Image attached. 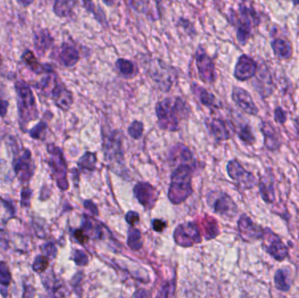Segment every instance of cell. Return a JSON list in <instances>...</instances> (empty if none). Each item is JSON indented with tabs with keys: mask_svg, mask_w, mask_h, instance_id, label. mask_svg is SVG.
I'll use <instances>...</instances> for the list:
<instances>
[{
	"mask_svg": "<svg viewBox=\"0 0 299 298\" xmlns=\"http://www.w3.org/2000/svg\"><path fill=\"white\" fill-rule=\"evenodd\" d=\"M207 202L214 212L226 218H234L238 208L229 195L222 192H212L207 196Z\"/></svg>",
	"mask_w": 299,
	"mask_h": 298,
	"instance_id": "7",
	"label": "cell"
},
{
	"mask_svg": "<svg viewBox=\"0 0 299 298\" xmlns=\"http://www.w3.org/2000/svg\"><path fill=\"white\" fill-rule=\"evenodd\" d=\"M192 90H193V94L196 96L199 102L204 106H206L210 110H219L221 108V104L219 100H217L214 94L210 93L209 91L206 90V88L199 86L198 84H193Z\"/></svg>",
	"mask_w": 299,
	"mask_h": 298,
	"instance_id": "22",
	"label": "cell"
},
{
	"mask_svg": "<svg viewBox=\"0 0 299 298\" xmlns=\"http://www.w3.org/2000/svg\"><path fill=\"white\" fill-rule=\"evenodd\" d=\"M152 226L155 231L157 232H162L166 226V223L162 220H154L152 222Z\"/></svg>",
	"mask_w": 299,
	"mask_h": 298,
	"instance_id": "39",
	"label": "cell"
},
{
	"mask_svg": "<svg viewBox=\"0 0 299 298\" xmlns=\"http://www.w3.org/2000/svg\"><path fill=\"white\" fill-rule=\"evenodd\" d=\"M235 132H237L239 138L241 139L242 142H245L248 146H253L255 142V136L254 132L251 128L250 125L247 124H241L235 128Z\"/></svg>",
	"mask_w": 299,
	"mask_h": 298,
	"instance_id": "30",
	"label": "cell"
},
{
	"mask_svg": "<svg viewBox=\"0 0 299 298\" xmlns=\"http://www.w3.org/2000/svg\"><path fill=\"white\" fill-rule=\"evenodd\" d=\"M257 70V62L250 56L242 54L238 58L234 66V76L238 80L244 82L255 76Z\"/></svg>",
	"mask_w": 299,
	"mask_h": 298,
	"instance_id": "15",
	"label": "cell"
},
{
	"mask_svg": "<svg viewBox=\"0 0 299 298\" xmlns=\"http://www.w3.org/2000/svg\"><path fill=\"white\" fill-rule=\"evenodd\" d=\"M205 124L208 132L217 141L228 140L233 136L235 132L234 125L224 118H206Z\"/></svg>",
	"mask_w": 299,
	"mask_h": 298,
	"instance_id": "11",
	"label": "cell"
},
{
	"mask_svg": "<svg viewBox=\"0 0 299 298\" xmlns=\"http://www.w3.org/2000/svg\"><path fill=\"white\" fill-rule=\"evenodd\" d=\"M126 222L131 226H133L139 220V215L136 212L131 211L126 214Z\"/></svg>",
	"mask_w": 299,
	"mask_h": 298,
	"instance_id": "38",
	"label": "cell"
},
{
	"mask_svg": "<svg viewBox=\"0 0 299 298\" xmlns=\"http://www.w3.org/2000/svg\"><path fill=\"white\" fill-rule=\"evenodd\" d=\"M128 245L132 250H138L143 246L141 232L138 229L131 226L129 230L128 236Z\"/></svg>",
	"mask_w": 299,
	"mask_h": 298,
	"instance_id": "33",
	"label": "cell"
},
{
	"mask_svg": "<svg viewBox=\"0 0 299 298\" xmlns=\"http://www.w3.org/2000/svg\"><path fill=\"white\" fill-rule=\"evenodd\" d=\"M9 107V102L6 100H0V116H6L7 110Z\"/></svg>",
	"mask_w": 299,
	"mask_h": 298,
	"instance_id": "42",
	"label": "cell"
},
{
	"mask_svg": "<svg viewBox=\"0 0 299 298\" xmlns=\"http://www.w3.org/2000/svg\"><path fill=\"white\" fill-rule=\"evenodd\" d=\"M148 292H146L145 290H140L136 293L135 298H148Z\"/></svg>",
	"mask_w": 299,
	"mask_h": 298,
	"instance_id": "44",
	"label": "cell"
},
{
	"mask_svg": "<svg viewBox=\"0 0 299 298\" xmlns=\"http://www.w3.org/2000/svg\"><path fill=\"white\" fill-rule=\"evenodd\" d=\"M84 206H85V208H86L88 210H90V212H92L93 214H98V209H97V206L94 204L92 201H85V202H84Z\"/></svg>",
	"mask_w": 299,
	"mask_h": 298,
	"instance_id": "40",
	"label": "cell"
},
{
	"mask_svg": "<svg viewBox=\"0 0 299 298\" xmlns=\"http://www.w3.org/2000/svg\"><path fill=\"white\" fill-rule=\"evenodd\" d=\"M255 76L256 78L254 82L255 90L261 94V98H268L273 93V82L267 66L262 64Z\"/></svg>",
	"mask_w": 299,
	"mask_h": 298,
	"instance_id": "19",
	"label": "cell"
},
{
	"mask_svg": "<svg viewBox=\"0 0 299 298\" xmlns=\"http://www.w3.org/2000/svg\"><path fill=\"white\" fill-rule=\"evenodd\" d=\"M238 231L241 239L246 242H253L262 239L264 228L254 223L248 215H241L238 220Z\"/></svg>",
	"mask_w": 299,
	"mask_h": 298,
	"instance_id": "14",
	"label": "cell"
},
{
	"mask_svg": "<svg viewBox=\"0 0 299 298\" xmlns=\"http://www.w3.org/2000/svg\"><path fill=\"white\" fill-rule=\"evenodd\" d=\"M54 40L48 30H41L35 34V46L39 54L43 56L50 48Z\"/></svg>",
	"mask_w": 299,
	"mask_h": 298,
	"instance_id": "26",
	"label": "cell"
},
{
	"mask_svg": "<svg viewBox=\"0 0 299 298\" xmlns=\"http://www.w3.org/2000/svg\"><path fill=\"white\" fill-rule=\"evenodd\" d=\"M116 65L119 73L125 78H133L138 74V68L134 63L129 60H117Z\"/></svg>",
	"mask_w": 299,
	"mask_h": 298,
	"instance_id": "28",
	"label": "cell"
},
{
	"mask_svg": "<svg viewBox=\"0 0 299 298\" xmlns=\"http://www.w3.org/2000/svg\"><path fill=\"white\" fill-rule=\"evenodd\" d=\"M156 114L159 128L167 132H178L182 122L188 119L189 104L181 98H167L156 104Z\"/></svg>",
	"mask_w": 299,
	"mask_h": 298,
	"instance_id": "1",
	"label": "cell"
},
{
	"mask_svg": "<svg viewBox=\"0 0 299 298\" xmlns=\"http://www.w3.org/2000/svg\"><path fill=\"white\" fill-rule=\"evenodd\" d=\"M196 161L179 163L171 177L168 197L172 204H181L193 194L192 178Z\"/></svg>",
	"mask_w": 299,
	"mask_h": 298,
	"instance_id": "2",
	"label": "cell"
},
{
	"mask_svg": "<svg viewBox=\"0 0 299 298\" xmlns=\"http://www.w3.org/2000/svg\"><path fill=\"white\" fill-rule=\"evenodd\" d=\"M230 22L236 28V38L241 45L244 46L252 35V31L260 23V18L254 7L246 3L239 4L238 10H231Z\"/></svg>",
	"mask_w": 299,
	"mask_h": 298,
	"instance_id": "3",
	"label": "cell"
},
{
	"mask_svg": "<svg viewBox=\"0 0 299 298\" xmlns=\"http://www.w3.org/2000/svg\"><path fill=\"white\" fill-rule=\"evenodd\" d=\"M48 152L49 153V164L53 174L55 176L58 186L62 188V190H67L69 188L67 180L68 167L63 152L58 146L53 144L48 146Z\"/></svg>",
	"mask_w": 299,
	"mask_h": 298,
	"instance_id": "5",
	"label": "cell"
},
{
	"mask_svg": "<svg viewBox=\"0 0 299 298\" xmlns=\"http://www.w3.org/2000/svg\"><path fill=\"white\" fill-rule=\"evenodd\" d=\"M175 242L179 246H191L201 242V236L197 226L192 222L179 225L174 231Z\"/></svg>",
	"mask_w": 299,
	"mask_h": 298,
	"instance_id": "13",
	"label": "cell"
},
{
	"mask_svg": "<svg viewBox=\"0 0 299 298\" xmlns=\"http://www.w3.org/2000/svg\"><path fill=\"white\" fill-rule=\"evenodd\" d=\"M23 60H24L25 62L27 63L28 66L31 68L32 70L35 71V73L38 74L49 73V72L54 71L52 70L51 66H49V65H41L31 51H28H28L25 52L24 54H23Z\"/></svg>",
	"mask_w": 299,
	"mask_h": 298,
	"instance_id": "27",
	"label": "cell"
},
{
	"mask_svg": "<svg viewBox=\"0 0 299 298\" xmlns=\"http://www.w3.org/2000/svg\"><path fill=\"white\" fill-rule=\"evenodd\" d=\"M14 172L21 180H28L35 170V164L32 158L31 152L28 149L18 150L14 156Z\"/></svg>",
	"mask_w": 299,
	"mask_h": 298,
	"instance_id": "12",
	"label": "cell"
},
{
	"mask_svg": "<svg viewBox=\"0 0 299 298\" xmlns=\"http://www.w3.org/2000/svg\"><path fill=\"white\" fill-rule=\"evenodd\" d=\"M49 98L53 99L57 107L63 110H69L74 102L72 93L64 86L61 80L54 88L49 94Z\"/></svg>",
	"mask_w": 299,
	"mask_h": 298,
	"instance_id": "20",
	"label": "cell"
},
{
	"mask_svg": "<svg viewBox=\"0 0 299 298\" xmlns=\"http://www.w3.org/2000/svg\"><path fill=\"white\" fill-rule=\"evenodd\" d=\"M97 162L96 153L86 152L78 161V166L81 170H94L96 169Z\"/></svg>",
	"mask_w": 299,
	"mask_h": 298,
	"instance_id": "32",
	"label": "cell"
},
{
	"mask_svg": "<svg viewBox=\"0 0 299 298\" xmlns=\"http://www.w3.org/2000/svg\"><path fill=\"white\" fill-rule=\"evenodd\" d=\"M144 132V124L139 121H133L128 128V133L132 138H141Z\"/></svg>",
	"mask_w": 299,
	"mask_h": 298,
	"instance_id": "34",
	"label": "cell"
},
{
	"mask_svg": "<svg viewBox=\"0 0 299 298\" xmlns=\"http://www.w3.org/2000/svg\"><path fill=\"white\" fill-rule=\"evenodd\" d=\"M262 248L266 253L277 262L285 260L289 256V248L277 234L271 231L270 229L264 228V234L262 239Z\"/></svg>",
	"mask_w": 299,
	"mask_h": 298,
	"instance_id": "8",
	"label": "cell"
},
{
	"mask_svg": "<svg viewBox=\"0 0 299 298\" xmlns=\"http://www.w3.org/2000/svg\"><path fill=\"white\" fill-rule=\"evenodd\" d=\"M15 90L17 93L20 124L23 127L38 118V110L34 93L28 84L23 80H19L15 84Z\"/></svg>",
	"mask_w": 299,
	"mask_h": 298,
	"instance_id": "4",
	"label": "cell"
},
{
	"mask_svg": "<svg viewBox=\"0 0 299 298\" xmlns=\"http://www.w3.org/2000/svg\"><path fill=\"white\" fill-rule=\"evenodd\" d=\"M232 99L234 104L241 108L246 114L251 116H257L259 108L254 104L253 98L248 91L240 87L233 88Z\"/></svg>",
	"mask_w": 299,
	"mask_h": 298,
	"instance_id": "16",
	"label": "cell"
},
{
	"mask_svg": "<svg viewBox=\"0 0 299 298\" xmlns=\"http://www.w3.org/2000/svg\"><path fill=\"white\" fill-rule=\"evenodd\" d=\"M75 260H76V264L84 266L88 264V256H86V254L83 253V251H76Z\"/></svg>",
	"mask_w": 299,
	"mask_h": 298,
	"instance_id": "37",
	"label": "cell"
},
{
	"mask_svg": "<svg viewBox=\"0 0 299 298\" xmlns=\"http://www.w3.org/2000/svg\"><path fill=\"white\" fill-rule=\"evenodd\" d=\"M195 60L200 80L206 84H213L217 78L213 59L207 54L205 49L199 46L197 49Z\"/></svg>",
	"mask_w": 299,
	"mask_h": 298,
	"instance_id": "10",
	"label": "cell"
},
{
	"mask_svg": "<svg viewBox=\"0 0 299 298\" xmlns=\"http://www.w3.org/2000/svg\"><path fill=\"white\" fill-rule=\"evenodd\" d=\"M259 186V192L261 195V198L267 203L272 204L275 200V188H274V182L272 180L271 176H263L261 178V180L258 183Z\"/></svg>",
	"mask_w": 299,
	"mask_h": 298,
	"instance_id": "23",
	"label": "cell"
},
{
	"mask_svg": "<svg viewBox=\"0 0 299 298\" xmlns=\"http://www.w3.org/2000/svg\"><path fill=\"white\" fill-rule=\"evenodd\" d=\"M227 172L231 180H233L242 190H249L258 184L254 174L245 170L238 160H230L227 163Z\"/></svg>",
	"mask_w": 299,
	"mask_h": 298,
	"instance_id": "9",
	"label": "cell"
},
{
	"mask_svg": "<svg viewBox=\"0 0 299 298\" xmlns=\"http://www.w3.org/2000/svg\"><path fill=\"white\" fill-rule=\"evenodd\" d=\"M274 284L275 288L282 292H289L292 284L290 272L286 268H280L274 276Z\"/></svg>",
	"mask_w": 299,
	"mask_h": 298,
	"instance_id": "25",
	"label": "cell"
},
{
	"mask_svg": "<svg viewBox=\"0 0 299 298\" xmlns=\"http://www.w3.org/2000/svg\"><path fill=\"white\" fill-rule=\"evenodd\" d=\"M260 130L264 138V146L268 150L275 152L282 146V139L278 132L270 122H261Z\"/></svg>",
	"mask_w": 299,
	"mask_h": 298,
	"instance_id": "18",
	"label": "cell"
},
{
	"mask_svg": "<svg viewBox=\"0 0 299 298\" xmlns=\"http://www.w3.org/2000/svg\"><path fill=\"white\" fill-rule=\"evenodd\" d=\"M169 290H170L169 285H166L164 288H162L161 292H159L157 298H168Z\"/></svg>",
	"mask_w": 299,
	"mask_h": 298,
	"instance_id": "43",
	"label": "cell"
},
{
	"mask_svg": "<svg viewBox=\"0 0 299 298\" xmlns=\"http://www.w3.org/2000/svg\"><path fill=\"white\" fill-rule=\"evenodd\" d=\"M134 194L139 203L143 204L145 209L154 208L158 200L157 190L151 184L146 182H139L135 186Z\"/></svg>",
	"mask_w": 299,
	"mask_h": 298,
	"instance_id": "17",
	"label": "cell"
},
{
	"mask_svg": "<svg viewBox=\"0 0 299 298\" xmlns=\"http://www.w3.org/2000/svg\"><path fill=\"white\" fill-rule=\"evenodd\" d=\"M75 236H76V239L79 240L80 242H86L88 239H89V236H87L85 232H83V230H77L75 232Z\"/></svg>",
	"mask_w": 299,
	"mask_h": 298,
	"instance_id": "41",
	"label": "cell"
},
{
	"mask_svg": "<svg viewBox=\"0 0 299 298\" xmlns=\"http://www.w3.org/2000/svg\"><path fill=\"white\" fill-rule=\"evenodd\" d=\"M271 48L275 56L280 59H289L292 56V45L288 40L282 38H275L271 42Z\"/></svg>",
	"mask_w": 299,
	"mask_h": 298,
	"instance_id": "24",
	"label": "cell"
},
{
	"mask_svg": "<svg viewBox=\"0 0 299 298\" xmlns=\"http://www.w3.org/2000/svg\"><path fill=\"white\" fill-rule=\"evenodd\" d=\"M76 2L74 1H56L54 6L55 14L59 17H68L72 14Z\"/></svg>",
	"mask_w": 299,
	"mask_h": 298,
	"instance_id": "31",
	"label": "cell"
},
{
	"mask_svg": "<svg viewBox=\"0 0 299 298\" xmlns=\"http://www.w3.org/2000/svg\"><path fill=\"white\" fill-rule=\"evenodd\" d=\"M58 60L63 66L72 68L79 62V51L75 46L69 43H63L59 49Z\"/></svg>",
	"mask_w": 299,
	"mask_h": 298,
	"instance_id": "21",
	"label": "cell"
},
{
	"mask_svg": "<svg viewBox=\"0 0 299 298\" xmlns=\"http://www.w3.org/2000/svg\"><path fill=\"white\" fill-rule=\"evenodd\" d=\"M46 133H47V124L44 122H41L39 124L32 128L30 130V136L33 138L42 139L45 138Z\"/></svg>",
	"mask_w": 299,
	"mask_h": 298,
	"instance_id": "35",
	"label": "cell"
},
{
	"mask_svg": "<svg viewBox=\"0 0 299 298\" xmlns=\"http://www.w3.org/2000/svg\"><path fill=\"white\" fill-rule=\"evenodd\" d=\"M275 121L279 124H284L287 121V112L282 107L275 108L274 110Z\"/></svg>",
	"mask_w": 299,
	"mask_h": 298,
	"instance_id": "36",
	"label": "cell"
},
{
	"mask_svg": "<svg viewBox=\"0 0 299 298\" xmlns=\"http://www.w3.org/2000/svg\"><path fill=\"white\" fill-rule=\"evenodd\" d=\"M122 133L119 130H114L103 136V150L107 162L116 164H124Z\"/></svg>",
	"mask_w": 299,
	"mask_h": 298,
	"instance_id": "6",
	"label": "cell"
},
{
	"mask_svg": "<svg viewBox=\"0 0 299 298\" xmlns=\"http://www.w3.org/2000/svg\"><path fill=\"white\" fill-rule=\"evenodd\" d=\"M202 228L204 236L206 240L215 238L220 234V229L216 220L211 217H206L202 222Z\"/></svg>",
	"mask_w": 299,
	"mask_h": 298,
	"instance_id": "29",
	"label": "cell"
}]
</instances>
